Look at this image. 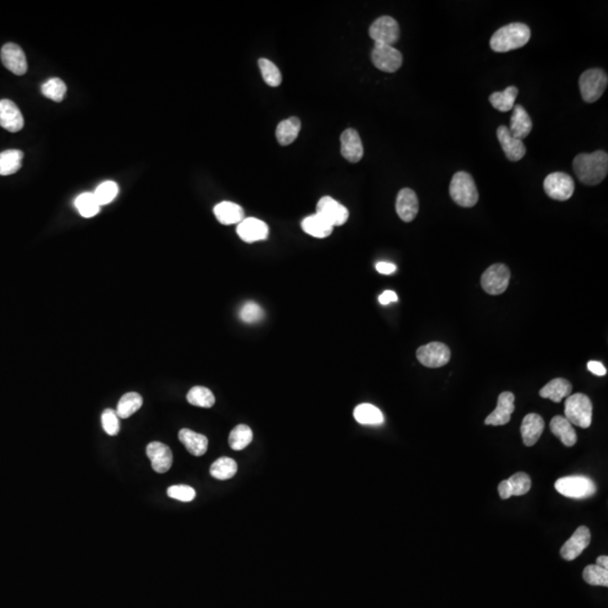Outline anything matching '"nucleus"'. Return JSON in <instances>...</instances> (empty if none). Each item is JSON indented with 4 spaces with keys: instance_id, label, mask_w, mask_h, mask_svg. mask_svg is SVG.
I'll list each match as a JSON object with an SVG mask.
<instances>
[{
    "instance_id": "44",
    "label": "nucleus",
    "mask_w": 608,
    "mask_h": 608,
    "mask_svg": "<svg viewBox=\"0 0 608 608\" xmlns=\"http://www.w3.org/2000/svg\"><path fill=\"white\" fill-rule=\"evenodd\" d=\"M102 425L106 434L110 436H115L120 432L119 417L116 415V411L113 409H106L102 414Z\"/></svg>"
},
{
    "instance_id": "36",
    "label": "nucleus",
    "mask_w": 608,
    "mask_h": 608,
    "mask_svg": "<svg viewBox=\"0 0 608 608\" xmlns=\"http://www.w3.org/2000/svg\"><path fill=\"white\" fill-rule=\"evenodd\" d=\"M187 401L191 405L201 408H211L216 403V397L205 386H194L187 393Z\"/></svg>"
},
{
    "instance_id": "48",
    "label": "nucleus",
    "mask_w": 608,
    "mask_h": 608,
    "mask_svg": "<svg viewBox=\"0 0 608 608\" xmlns=\"http://www.w3.org/2000/svg\"><path fill=\"white\" fill-rule=\"evenodd\" d=\"M398 301V295L393 291H386L379 296V302L383 305Z\"/></svg>"
},
{
    "instance_id": "46",
    "label": "nucleus",
    "mask_w": 608,
    "mask_h": 608,
    "mask_svg": "<svg viewBox=\"0 0 608 608\" xmlns=\"http://www.w3.org/2000/svg\"><path fill=\"white\" fill-rule=\"evenodd\" d=\"M588 370L597 377H604L607 373L605 366L597 361H590L587 364Z\"/></svg>"
},
{
    "instance_id": "19",
    "label": "nucleus",
    "mask_w": 608,
    "mask_h": 608,
    "mask_svg": "<svg viewBox=\"0 0 608 608\" xmlns=\"http://www.w3.org/2000/svg\"><path fill=\"white\" fill-rule=\"evenodd\" d=\"M395 210L403 222L414 221L419 211V201L416 193L410 189H402L397 196Z\"/></svg>"
},
{
    "instance_id": "41",
    "label": "nucleus",
    "mask_w": 608,
    "mask_h": 608,
    "mask_svg": "<svg viewBox=\"0 0 608 608\" xmlns=\"http://www.w3.org/2000/svg\"><path fill=\"white\" fill-rule=\"evenodd\" d=\"M507 481L509 486H511V497L526 495L529 489H531V486H532L531 477L525 472L515 473Z\"/></svg>"
},
{
    "instance_id": "16",
    "label": "nucleus",
    "mask_w": 608,
    "mask_h": 608,
    "mask_svg": "<svg viewBox=\"0 0 608 608\" xmlns=\"http://www.w3.org/2000/svg\"><path fill=\"white\" fill-rule=\"evenodd\" d=\"M497 137L502 151L505 152L506 157L511 162H520L526 153V146L524 144L523 140L513 137L506 125H500L497 129Z\"/></svg>"
},
{
    "instance_id": "40",
    "label": "nucleus",
    "mask_w": 608,
    "mask_h": 608,
    "mask_svg": "<svg viewBox=\"0 0 608 608\" xmlns=\"http://www.w3.org/2000/svg\"><path fill=\"white\" fill-rule=\"evenodd\" d=\"M584 580L591 586H608V570L597 564H590L582 572Z\"/></svg>"
},
{
    "instance_id": "50",
    "label": "nucleus",
    "mask_w": 608,
    "mask_h": 608,
    "mask_svg": "<svg viewBox=\"0 0 608 608\" xmlns=\"http://www.w3.org/2000/svg\"><path fill=\"white\" fill-rule=\"evenodd\" d=\"M597 566L602 567V568L607 569L608 570V558L606 555L599 557L597 559Z\"/></svg>"
},
{
    "instance_id": "33",
    "label": "nucleus",
    "mask_w": 608,
    "mask_h": 608,
    "mask_svg": "<svg viewBox=\"0 0 608 608\" xmlns=\"http://www.w3.org/2000/svg\"><path fill=\"white\" fill-rule=\"evenodd\" d=\"M143 400L139 393L129 392L125 393L121 399H120L117 409H116V415L122 419H126L129 417L135 414L141 407H142Z\"/></svg>"
},
{
    "instance_id": "49",
    "label": "nucleus",
    "mask_w": 608,
    "mask_h": 608,
    "mask_svg": "<svg viewBox=\"0 0 608 608\" xmlns=\"http://www.w3.org/2000/svg\"><path fill=\"white\" fill-rule=\"evenodd\" d=\"M498 491L502 499H508L511 497V486H509L507 480L502 481V482L499 484Z\"/></svg>"
},
{
    "instance_id": "32",
    "label": "nucleus",
    "mask_w": 608,
    "mask_h": 608,
    "mask_svg": "<svg viewBox=\"0 0 608 608\" xmlns=\"http://www.w3.org/2000/svg\"><path fill=\"white\" fill-rule=\"evenodd\" d=\"M24 153L21 150L10 149L0 153V176H10L21 168Z\"/></svg>"
},
{
    "instance_id": "43",
    "label": "nucleus",
    "mask_w": 608,
    "mask_h": 608,
    "mask_svg": "<svg viewBox=\"0 0 608 608\" xmlns=\"http://www.w3.org/2000/svg\"><path fill=\"white\" fill-rule=\"evenodd\" d=\"M239 316L243 323H258L264 318V310L263 307L255 302H247L241 307Z\"/></svg>"
},
{
    "instance_id": "1",
    "label": "nucleus",
    "mask_w": 608,
    "mask_h": 608,
    "mask_svg": "<svg viewBox=\"0 0 608 608\" xmlns=\"http://www.w3.org/2000/svg\"><path fill=\"white\" fill-rule=\"evenodd\" d=\"M572 167L578 180L582 184L588 186L598 185L607 176V152L598 150L593 153L576 155Z\"/></svg>"
},
{
    "instance_id": "29",
    "label": "nucleus",
    "mask_w": 608,
    "mask_h": 608,
    "mask_svg": "<svg viewBox=\"0 0 608 608\" xmlns=\"http://www.w3.org/2000/svg\"><path fill=\"white\" fill-rule=\"evenodd\" d=\"M302 229L305 234H310L312 237L323 239L327 238L334 231V227L330 223L327 222L323 218L314 214V216H307L302 221Z\"/></svg>"
},
{
    "instance_id": "9",
    "label": "nucleus",
    "mask_w": 608,
    "mask_h": 608,
    "mask_svg": "<svg viewBox=\"0 0 608 608\" xmlns=\"http://www.w3.org/2000/svg\"><path fill=\"white\" fill-rule=\"evenodd\" d=\"M401 52L393 46L375 43L372 51V62L379 70L384 73H395L402 66Z\"/></svg>"
},
{
    "instance_id": "31",
    "label": "nucleus",
    "mask_w": 608,
    "mask_h": 608,
    "mask_svg": "<svg viewBox=\"0 0 608 608\" xmlns=\"http://www.w3.org/2000/svg\"><path fill=\"white\" fill-rule=\"evenodd\" d=\"M517 95H518V88L515 86H509L505 91H496L490 95L489 101L493 108H496L499 112H509L514 108Z\"/></svg>"
},
{
    "instance_id": "38",
    "label": "nucleus",
    "mask_w": 608,
    "mask_h": 608,
    "mask_svg": "<svg viewBox=\"0 0 608 608\" xmlns=\"http://www.w3.org/2000/svg\"><path fill=\"white\" fill-rule=\"evenodd\" d=\"M41 91L46 98L60 103L64 101V96H66L67 86L59 78H51L43 84Z\"/></svg>"
},
{
    "instance_id": "39",
    "label": "nucleus",
    "mask_w": 608,
    "mask_h": 608,
    "mask_svg": "<svg viewBox=\"0 0 608 608\" xmlns=\"http://www.w3.org/2000/svg\"><path fill=\"white\" fill-rule=\"evenodd\" d=\"M258 66L262 71L263 79L271 87H278L282 84V73L277 66L268 59H259Z\"/></svg>"
},
{
    "instance_id": "8",
    "label": "nucleus",
    "mask_w": 608,
    "mask_h": 608,
    "mask_svg": "<svg viewBox=\"0 0 608 608\" xmlns=\"http://www.w3.org/2000/svg\"><path fill=\"white\" fill-rule=\"evenodd\" d=\"M544 191L547 196L555 201H568L575 192V180L568 173H552L544 180Z\"/></svg>"
},
{
    "instance_id": "14",
    "label": "nucleus",
    "mask_w": 608,
    "mask_h": 608,
    "mask_svg": "<svg viewBox=\"0 0 608 608\" xmlns=\"http://www.w3.org/2000/svg\"><path fill=\"white\" fill-rule=\"evenodd\" d=\"M237 234L241 240L247 243H253L266 240L269 234V229L262 220L247 218L238 225Z\"/></svg>"
},
{
    "instance_id": "37",
    "label": "nucleus",
    "mask_w": 608,
    "mask_h": 608,
    "mask_svg": "<svg viewBox=\"0 0 608 608\" xmlns=\"http://www.w3.org/2000/svg\"><path fill=\"white\" fill-rule=\"evenodd\" d=\"M75 205L84 218H93L101 209L94 193H82L76 198Z\"/></svg>"
},
{
    "instance_id": "35",
    "label": "nucleus",
    "mask_w": 608,
    "mask_h": 608,
    "mask_svg": "<svg viewBox=\"0 0 608 608\" xmlns=\"http://www.w3.org/2000/svg\"><path fill=\"white\" fill-rule=\"evenodd\" d=\"M253 441V430L247 425H238L229 435V445L232 450H245Z\"/></svg>"
},
{
    "instance_id": "6",
    "label": "nucleus",
    "mask_w": 608,
    "mask_h": 608,
    "mask_svg": "<svg viewBox=\"0 0 608 608\" xmlns=\"http://www.w3.org/2000/svg\"><path fill=\"white\" fill-rule=\"evenodd\" d=\"M555 489L560 495L573 499L588 498L596 493L595 482L582 475L561 477L555 482Z\"/></svg>"
},
{
    "instance_id": "25",
    "label": "nucleus",
    "mask_w": 608,
    "mask_h": 608,
    "mask_svg": "<svg viewBox=\"0 0 608 608\" xmlns=\"http://www.w3.org/2000/svg\"><path fill=\"white\" fill-rule=\"evenodd\" d=\"M178 438L192 455L202 456L207 453L209 445L207 436L193 432L191 429L184 428L180 429Z\"/></svg>"
},
{
    "instance_id": "28",
    "label": "nucleus",
    "mask_w": 608,
    "mask_h": 608,
    "mask_svg": "<svg viewBox=\"0 0 608 608\" xmlns=\"http://www.w3.org/2000/svg\"><path fill=\"white\" fill-rule=\"evenodd\" d=\"M301 130V121L298 117H289L277 125L276 139L281 146H289L294 142Z\"/></svg>"
},
{
    "instance_id": "23",
    "label": "nucleus",
    "mask_w": 608,
    "mask_h": 608,
    "mask_svg": "<svg viewBox=\"0 0 608 608\" xmlns=\"http://www.w3.org/2000/svg\"><path fill=\"white\" fill-rule=\"evenodd\" d=\"M511 132L513 137L523 140L532 132L533 122L529 113L522 105H515L513 115L511 117Z\"/></svg>"
},
{
    "instance_id": "26",
    "label": "nucleus",
    "mask_w": 608,
    "mask_h": 608,
    "mask_svg": "<svg viewBox=\"0 0 608 608\" xmlns=\"http://www.w3.org/2000/svg\"><path fill=\"white\" fill-rule=\"evenodd\" d=\"M572 386L566 379H554L550 381L544 388H542L540 395L542 398L550 399L555 403H560L562 399L568 398L571 395Z\"/></svg>"
},
{
    "instance_id": "30",
    "label": "nucleus",
    "mask_w": 608,
    "mask_h": 608,
    "mask_svg": "<svg viewBox=\"0 0 608 608\" xmlns=\"http://www.w3.org/2000/svg\"><path fill=\"white\" fill-rule=\"evenodd\" d=\"M354 418L361 425L379 426L384 421V416L380 409L370 403L357 406L354 410Z\"/></svg>"
},
{
    "instance_id": "45",
    "label": "nucleus",
    "mask_w": 608,
    "mask_h": 608,
    "mask_svg": "<svg viewBox=\"0 0 608 608\" xmlns=\"http://www.w3.org/2000/svg\"><path fill=\"white\" fill-rule=\"evenodd\" d=\"M167 495L171 498L176 499V500H180V502H189L194 500L196 493H195V490L193 489L192 486L180 484V486H169L167 490Z\"/></svg>"
},
{
    "instance_id": "24",
    "label": "nucleus",
    "mask_w": 608,
    "mask_h": 608,
    "mask_svg": "<svg viewBox=\"0 0 608 608\" xmlns=\"http://www.w3.org/2000/svg\"><path fill=\"white\" fill-rule=\"evenodd\" d=\"M213 212L221 225H239L245 219L243 207L232 202H221L216 205Z\"/></svg>"
},
{
    "instance_id": "5",
    "label": "nucleus",
    "mask_w": 608,
    "mask_h": 608,
    "mask_svg": "<svg viewBox=\"0 0 608 608\" xmlns=\"http://www.w3.org/2000/svg\"><path fill=\"white\" fill-rule=\"evenodd\" d=\"M607 85L608 77L605 71L598 68L588 69L581 75L579 79L581 97L586 103H595L602 97Z\"/></svg>"
},
{
    "instance_id": "10",
    "label": "nucleus",
    "mask_w": 608,
    "mask_h": 608,
    "mask_svg": "<svg viewBox=\"0 0 608 608\" xmlns=\"http://www.w3.org/2000/svg\"><path fill=\"white\" fill-rule=\"evenodd\" d=\"M417 359L426 368H441L450 362V350L443 343L433 341L418 348Z\"/></svg>"
},
{
    "instance_id": "3",
    "label": "nucleus",
    "mask_w": 608,
    "mask_h": 608,
    "mask_svg": "<svg viewBox=\"0 0 608 608\" xmlns=\"http://www.w3.org/2000/svg\"><path fill=\"white\" fill-rule=\"evenodd\" d=\"M450 195L452 200L462 207H475L479 201L475 180L466 171H459L454 175L450 180Z\"/></svg>"
},
{
    "instance_id": "7",
    "label": "nucleus",
    "mask_w": 608,
    "mask_h": 608,
    "mask_svg": "<svg viewBox=\"0 0 608 608\" xmlns=\"http://www.w3.org/2000/svg\"><path fill=\"white\" fill-rule=\"evenodd\" d=\"M511 281V271L504 264L491 265L486 268L481 277V285L484 292L490 295H499L505 292Z\"/></svg>"
},
{
    "instance_id": "12",
    "label": "nucleus",
    "mask_w": 608,
    "mask_h": 608,
    "mask_svg": "<svg viewBox=\"0 0 608 608\" xmlns=\"http://www.w3.org/2000/svg\"><path fill=\"white\" fill-rule=\"evenodd\" d=\"M316 214L323 218L332 227L345 225L350 218V212L346 207L330 196L320 198L316 204Z\"/></svg>"
},
{
    "instance_id": "13",
    "label": "nucleus",
    "mask_w": 608,
    "mask_h": 608,
    "mask_svg": "<svg viewBox=\"0 0 608 608\" xmlns=\"http://www.w3.org/2000/svg\"><path fill=\"white\" fill-rule=\"evenodd\" d=\"M0 58L5 68L16 76H23L28 71V61L21 46L15 43H7L3 46Z\"/></svg>"
},
{
    "instance_id": "47",
    "label": "nucleus",
    "mask_w": 608,
    "mask_h": 608,
    "mask_svg": "<svg viewBox=\"0 0 608 608\" xmlns=\"http://www.w3.org/2000/svg\"><path fill=\"white\" fill-rule=\"evenodd\" d=\"M375 268H377V271L379 273L383 274V275H391V274L397 271V266L395 264H391V263H377Z\"/></svg>"
},
{
    "instance_id": "18",
    "label": "nucleus",
    "mask_w": 608,
    "mask_h": 608,
    "mask_svg": "<svg viewBox=\"0 0 608 608\" xmlns=\"http://www.w3.org/2000/svg\"><path fill=\"white\" fill-rule=\"evenodd\" d=\"M0 126L12 133L24 128V117L21 110L10 99L0 101Z\"/></svg>"
},
{
    "instance_id": "11",
    "label": "nucleus",
    "mask_w": 608,
    "mask_h": 608,
    "mask_svg": "<svg viewBox=\"0 0 608 608\" xmlns=\"http://www.w3.org/2000/svg\"><path fill=\"white\" fill-rule=\"evenodd\" d=\"M368 34L375 43L393 46L400 37V28L392 17L382 16L371 25Z\"/></svg>"
},
{
    "instance_id": "4",
    "label": "nucleus",
    "mask_w": 608,
    "mask_h": 608,
    "mask_svg": "<svg viewBox=\"0 0 608 608\" xmlns=\"http://www.w3.org/2000/svg\"><path fill=\"white\" fill-rule=\"evenodd\" d=\"M567 420L571 425L588 428L593 421V403L587 395L582 393L569 395L564 405Z\"/></svg>"
},
{
    "instance_id": "20",
    "label": "nucleus",
    "mask_w": 608,
    "mask_h": 608,
    "mask_svg": "<svg viewBox=\"0 0 608 608\" xmlns=\"http://www.w3.org/2000/svg\"><path fill=\"white\" fill-rule=\"evenodd\" d=\"M146 456L151 461L152 468L158 473H166L173 466L171 448L160 441H152L146 446Z\"/></svg>"
},
{
    "instance_id": "15",
    "label": "nucleus",
    "mask_w": 608,
    "mask_h": 608,
    "mask_svg": "<svg viewBox=\"0 0 608 608\" xmlns=\"http://www.w3.org/2000/svg\"><path fill=\"white\" fill-rule=\"evenodd\" d=\"M515 411V395L511 392H502L498 397L496 409L486 417V425L504 426L511 421V415Z\"/></svg>"
},
{
    "instance_id": "17",
    "label": "nucleus",
    "mask_w": 608,
    "mask_h": 608,
    "mask_svg": "<svg viewBox=\"0 0 608 608\" xmlns=\"http://www.w3.org/2000/svg\"><path fill=\"white\" fill-rule=\"evenodd\" d=\"M590 541H591V534L589 529L586 526H580L561 547V555L563 559L568 561L577 559L590 544Z\"/></svg>"
},
{
    "instance_id": "27",
    "label": "nucleus",
    "mask_w": 608,
    "mask_h": 608,
    "mask_svg": "<svg viewBox=\"0 0 608 608\" xmlns=\"http://www.w3.org/2000/svg\"><path fill=\"white\" fill-rule=\"evenodd\" d=\"M551 432L562 441L563 445L571 447L577 443V433L571 424L562 416H555L550 423Z\"/></svg>"
},
{
    "instance_id": "2",
    "label": "nucleus",
    "mask_w": 608,
    "mask_h": 608,
    "mask_svg": "<svg viewBox=\"0 0 608 608\" xmlns=\"http://www.w3.org/2000/svg\"><path fill=\"white\" fill-rule=\"evenodd\" d=\"M531 39V28L523 23H511L495 32L490 46L495 52L504 53L526 46Z\"/></svg>"
},
{
    "instance_id": "21",
    "label": "nucleus",
    "mask_w": 608,
    "mask_h": 608,
    "mask_svg": "<svg viewBox=\"0 0 608 608\" xmlns=\"http://www.w3.org/2000/svg\"><path fill=\"white\" fill-rule=\"evenodd\" d=\"M341 155L347 162H359L364 155L362 140L359 132L354 129H347L341 135Z\"/></svg>"
},
{
    "instance_id": "22",
    "label": "nucleus",
    "mask_w": 608,
    "mask_h": 608,
    "mask_svg": "<svg viewBox=\"0 0 608 608\" xmlns=\"http://www.w3.org/2000/svg\"><path fill=\"white\" fill-rule=\"evenodd\" d=\"M544 420L540 415L529 414L523 419L520 426V433L523 437L524 444L533 446L538 443L544 430Z\"/></svg>"
},
{
    "instance_id": "34",
    "label": "nucleus",
    "mask_w": 608,
    "mask_h": 608,
    "mask_svg": "<svg viewBox=\"0 0 608 608\" xmlns=\"http://www.w3.org/2000/svg\"><path fill=\"white\" fill-rule=\"evenodd\" d=\"M237 471V463L230 457H220L210 468L211 475L218 480H229L236 475Z\"/></svg>"
},
{
    "instance_id": "42",
    "label": "nucleus",
    "mask_w": 608,
    "mask_h": 608,
    "mask_svg": "<svg viewBox=\"0 0 608 608\" xmlns=\"http://www.w3.org/2000/svg\"><path fill=\"white\" fill-rule=\"evenodd\" d=\"M119 193V186L115 182L107 180V182H102L94 192L95 198L97 200L99 205H106L116 198V195Z\"/></svg>"
}]
</instances>
